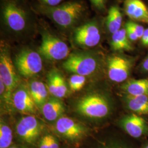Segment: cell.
<instances>
[{
	"instance_id": "1",
	"label": "cell",
	"mask_w": 148,
	"mask_h": 148,
	"mask_svg": "<svg viewBox=\"0 0 148 148\" xmlns=\"http://www.w3.org/2000/svg\"><path fill=\"white\" fill-rule=\"evenodd\" d=\"M41 12L59 27L64 29L72 28L85 13L84 5L79 2L71 1L54 6H42Z\"/></svg>"
},
{
	"instance_id": "2",
	"label": "cell",
	"mask_w": 148,
	"mask_h": 148,
	"mask_svg": "<svg viewBox=\"0 0 148 148\" xmlns=\"http://www.w3.org/2000/svg\"><path fill=\"white\" fill-rule=\"evenodd\" d=\"M99 66L97 57L86 52L71 53L63 64V67L67 71L84 76L95 73Z\"/></svg>"
},
{
	"instance_id": "3",
	"label": "cell",
	"mask_w": 148,
	"mask_h": 148,
	"mask_svg": "<svg viewBox=\"0 0 148 148\" xmlns=\"http://www.w3.org/2000/svg\"><path fill=\"white\" fill-rule=\"evenodd\" d=\"M76 109L79 113L85 116L101 119L109 114L110 106L103 95L92 93L81 98L76 105Z\"/></svg>"
},
{
	"instance_id": "4",
	"label": "cell",
	"mask_w": 148,
	"mask_h": 148,
	"mask_svg": "<svg viewBox=\"0 0 148 148\" xmlns=\"http://www.w3.org/2000/svg\"><path fill=\"white\" fill-rule=\"evenodd\" d=\"M2 18L6 27L11 32H24L27 27V12L16 2L6 1L2 7Z\"/></svg>"
},
{
	"instance_id": "5",
	"label": "cell",
	"mask_w": 148,
	"mask_h": 148,
	"mask_svg": "<svg viewBox=\"0 0 148 148\" xmlns=\"http://www.w3.org/2000/svg\"><path fill=\"white\" fill-rule=\"evenodd\" d=\"M39 52L50 60H60L69 56V47L66 43L53 35L45 32L42 34V41Z\"/></svg>"
},
{
	"instance_id": "6",
	"label": "cell",
	"mask_w": 148,
	"mask_h": 148,
	"mask_svg": "<svg viewBox=\"0 0 148 148\" xmlns=\"http://www.w3.org/2000/svg\"><path fill=\"white\" fill-rule=\"evenodd\" d=\"M15 65L19 73L25 77H30L38 74L43 68L40 55L29 49H23L16 54Z\"/></svg>"
},
{
	"instance_id": "7",
	"label": "cell",
	"mask_w": 148,
	"mask_h": 148,
	"mask_svg": "<svg viewBox=\"0 0 148 148\" xmlns=\"http://www.w3.org/2000/svg\"><path fill=\"white\" fill-rule=\"evenodd\" d=\"M0 80L5 85L8 96L19 84V79L6 46L1 44L0 52ZM11 98V97H10Z\"/></svg>"
},
{
	"instance_id": "8",
	"label": "cell",
	"mask_w": 148,
	"mask_h": 148,
	"mask_svg": "<svg viewBox=\"0 0 148 148\" xmlns=\"http://www.w3.org/2000/svg\"><path fill=\"white\" fill-rule=\"evenodd\" d=\"M75 42L83 47H93L101 40V30L99 25L95 21L86 23L75 30Z\"/></svg>"
},
{
	"instance_id": "9",
	"label": "cell",
	"mask_w": 148,
	"mask_h": 148,
	"mask_svg": "<svg viewBox=\"0 0 148 148\" xmlns=\"http://www.w3.org/2000/svg\"><path fill=\"white\" fill-rule=\"evenodd\" d=\"M132 60L121 55L111 56L107 61L109 79L115 82H122L128 77L132 67Z\"/></svg>"
},
{
	"instance_id": "10",
	"label": "cell",
	"mask_w": 148,
	"mask_h": 148,
	"mask_svg": "<svg viewBox=\"0 0 148 148\" xmlns=\"http://www.w3.org/2000/svg\"><path fill=\"white\" fill-rule=\"evenodd\" d=\"M16 133L21 139L29 144L36 142L42 127L35 117L27 116L21 119L16 125Z\"/></svg>"
},
{
	"instance_id": "11",
	"label": "cell",
	"mask_w": 148,
	"mask_h": 148,
	"mask_svg": "<svg viewBox=\"0 0 148 148\" xmlns=\"http://www.w3.org/2000/svg\"><path fill=\"white\" fill-rule=\"evenodd\" d=\"M56 130L64 138L70 140H77L87 132L86 127L68 117L62 116L57 120Z\"/></svg>"
},
{
	"instance_id": "12",
	"label": "cell",
	"mask_w": 148,
	"mask_h": 148,
	"mask_svg": "<svg viewBox=\"0 0 148 148\" xmlns=\"http://www.w3.org/2000/svg\"><path fill=\"white\" fill-rule=\"evenodd\" d=\"M121 125L129 135L135 138L141 137L148 133L147 122L143 118L135 114L123 117Z\"/></svg>"
},
{
	"instance_id": "13",
	"label": "cell",
	"mask_w": 148,
	"mask_h": 148,
	"mask_svg": "<svg viewBox=\"0 0 148 148\" xmlns=\"http://www.w3.org/2000/svg\"><path fill=\"white\" fill-rule=\"evenodd\" d=\"M125 12L134 21L148 24V10L142 0H125Z\"/></svg>"
},
{
	"instance_id": "14",
	"label": "cell",
	"mask_w": 148,
	"mask_h": 148,
	"mask_svg": "<svg viewBox=\"0 0 148 148\" xmlns=\"http://www.w3.org/2000/svg\"><path fill=\"white\" fill-rule=\"evenodd\" d=\"M13 103L18 111L24 114L35 112L36 104L29 90L24 88L16 90L13 95Z\"/></svg>"
},
{
	"instance_id": "15",
	"label": "cell",
	"mask_w": 148,
	"mask_h": 148,
	"mask_svg": "<svg viewBox=\"0 0 148 148\" xmlns=\"http://www.w3.org/2000/svg\"><path fill=\"white\" fill-rule=\"evenodd\" d=\"M47 79L48 90L53 96L62 98L68 94V87L64 78L57 70L49 71Z\"/></svg>"
},
{
	"instance_id": "16",
	"label": "cell",
	"mask_w": 148,
	"mask_h": 148,
	"mask_svg": "<svg viewBox=\"0 0 148 148\" xmlns=\"http://www.w3.org/2000/svg\"><path fill=\"white\" fill-rule=\"evenodd\" d=\"M43 115L49 121H54L61 117L65 111V107L62 101L57 98H51L42 107Z\"/></svg>"
},
{
	"instance_id": "17",
	"label": "cell",
	"mask_w": 148,
	"mask_h": 148,
	"mask_svg": "<svg viewBox=\"0 0 148 148\" xmlns=\"http://www.w3.org/2000/svg\"><path fill=\"white\" fill-rule=\"evenodd\" d=\"M121 88L127 95H148V79L128 81L122 85Z\"/></svg>"
},
{
	"instance_id": "18",
	"label": "cell",
	"mask_w": 148,
	"mask_h": 148,
	"mask_svg": "<svg viewBox=\"0 0 148 148\" xmlns=\"http://www.w3.org/2000/svg\"><path fill=\"white\" fill-rule=\"evenodd\" d=\"M110 45L112 49L115 51H130L133 49L125 27L112 34Z\"/></svg>"
},
{
	"instance_id": "19",
	"label": "cell",
	"mask_w": 148,
	"mask_h": 148,
	"mask_svg": "<svg viewBox=\"0 0 148 148\" xmlns=\"http://www.w3.org/2000/svg\"><path fill=\"white\" fill-rule=\"evenodd\" d=\"M125 101L128 109L138 114L148 115V95L125 96Z\"/></svg>"
},
{
	"instance_id": "20",
	"label": "cell",
	"mask_w": 148,
	"mask_h": 148,
	"mask_svg": "<svg viewBox=\"0 0 148 148\" xmlns=\"http://www.w3.org/2000/svg\"><path fill=\"white\" fill-rule=\"evenodd\" d=\"M123 16L121 12L116 5L111 6L108 11L106 24L108 30L113 34L121 28Z\"/></svg>"
},
{
	"instance_id": "21",
	"label": "cell",
	"mask_w": 148,
	"mask_h": 148,
	"mask_svg": "<svg viewBox=\"0 0 148 148\" xmlns=\"http://www.w3.org/2000/svg\"><path fill=\"white\" fill-rule=\"evenodd\" d=\"M30 93L36 106L39 108H42L47 101L48 90L42 82L32 81L30 86Z\"/></svg>"
},
{
	"instance_id": "22",
	"label": "cell",
	"mask_w": 148,
	"mask_h": 148,
	"mask_svg": "<svg viewBox=\"0 0 148 148\" xmlns=\"http://www.w3.org/2000/svg\"><path fill=\"white\" fill-rule=\"evenodd\" d=\"M13 134L10 127L3 122L0 124V148H8L12 142Z\"/></svg>"
},
{
	"instance_id": "23",
	"label": "cell",
	"mask_w": 148,
	"mask_h": 148,
	"mask_svg": "<svg viewBox=\"0 0 148 148\" xmlns=\"http://www.w3.org/2000/svg\"><path fill=\"white\" fill-rule=\"evenodd\" d=\"M86 82V77L84 76L75 74L69 79V84L70 90L73 91H78L81 90Z\"/></svg>"
},
{
	"instance_id": "24",
	"label": "cell",
	"mask_w": 148,
	"mask_h": 148,
	"mask_svg": "<svg viewBox=\"0 0 148 148\" xmlns=\"http://www.w3.org/2000/svg\"><path fill=\"white\" fill-rule=\"evenodd\" d=\"M39 148H59L58 140L51 134L45 135L40 142Z\"/></svg>"
},
{
	"instance_id": "25",
	"label": "cell",
	"mask_w": 148,
	"mask_h": 148,
	"mask_svg": "<svg viewBox=\"0 0 148 148\" xmlns=\"http://www.w3.org/2000/svg\"><path fill=\"white\" fill-rule=\"evenodd\" d=\"M126 24L132 29L133 32H135L136 35L139 38V39H141L145 31V29L144 28V27L139 24L137 22L132 21H127Z\"/></svg>"
},
{
	"instance_id": "26",
	"label": "cell",
	"mask_w": 148,
	"mask_h": 148,
	"mask_svg": "<svg viewBox=\"0 0 148 148\" xmlns=\"http://www.w3.org/2000/svg\"><path fill=\"white\" fill-rule=\"evenodd\" d=\"M125 28L126 29V33H127V35L129 40L131 41V42H135L137 41L139 39V38L136 35V34H135V32H133L132 29L129 27L128 25H127L126 24H125Z\"/></svg>"
},
{
	"instance_id": "27",
	"label": "cell",
	"mask_w": 148,
	"mask_h": 148,
	"mask_svg": "<svg viewBox=\"0 0 148 148\" xmlns=\"http://www.w3.org/2000/svg\"><path fill=\"white\" fill-rule=\"evenodd\" d=\"M93 5L97 9L101 10L105 8L106 0H90Z\"/></svg>"
},
{
	"instance_id": "28",
	"label": "cell",
	"mask_w": 148,
	"mask_h": 148,
	"mask_svg": "<svg viewBox=\"0 0 148 148\" xmlns=\"http://www.w3.org/2000/svg\"><path fill=\"white\" fill-rule=\"evenodd\" d=\"M43 3L47 6L54 7L59 5V4L64 0H41Z\"/></svg>"
},
{
	"instance_id": "29",
	"label": "cell",
	"mask_w": 148,
	"mask_h": 148,
	"mask_svg": "<svg viewBox=\"0 0 148 148\" xmlns=\"http://www.w3.org/2000/svg\"><path fill=\"white\" fill-rule=\"evenodd\" d=\"M101 148H130L125 145L120 143H111L104 145Z\"/></svg>"
},
{
	"instance_id": "30",
	"label": "cell",
	"mask_w": 148,
	"mask_h": 148,
	"mask_svg": "<svg viewBox=\"0 0 148 148\" xmlns=\"http://www.w3.org/2000/svg\"><path fill=\"white\" fill-rule=\"evenodd\" d=\"M140 40L143 46L148 47V28L145 29L144 32Z\"/></svg>"
},
{
	"instance_id": "31",
	"label": "cell",
	"mask_w": 148,
	"mask_h": 148,
	"mask_svg": "<svg viewBox=\"0 0 148 148\" xmlns=\"http://www.w3.org/2000/svg\"><path fill=\"white\" fill-rule=\"evenodd\" d=\"M142 69L144 71L148 72V56L144 60L142 64Z\"/></svg>"
},
{
	"instance_id": "32",
	"label": "cell",
	"mask_w": 148,
	"mask_h": 148,
	"mask_svg": "<svg viewBox=\"0 0 148 148\" xmlns=\"http://www.w3.org/2000/svg\"><path fill=\"white\" fill-rule=\"evenodd\" d=\"M18 148V147H11V148Z\"/></svg>"
},
{
	"instance_id": "33",
	"label": "cell",
	"mask_w": 148,
	"mask_h": 148,
	"mask_svg": "<svg viewBox=\"0 0 148 148\" xmlns=\"http://www.w3.org/2000/svg\"><path fill=\"white\" fill-rule=\"evenodd\" d=\"M145 148H148V145H147V146H146V147H145Z\"/></svg>"
}]
</instances>
